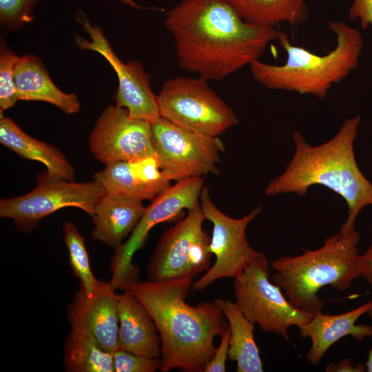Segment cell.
I'll return each instance as SVG.
<instances>
[{
	"instance_id": "cell-1",
	"label": "cell",
	"mask_w": 372,
	"mask_h": 372,
	"mask_svg": "<svg viewBox=\"0 0 372 372\" xmlns=\"http://www.w3.org/2000/svg\"><path fill=\"white\" fill-rule=\"evenodd\" d=\"M178 65L220 81L259 60L280 30L243 20L227 0H182L165 14Z\"/></svg>"
},
{
	"instance_id": "cell-2",
	"label": "cell",
	"mask_w": 372,
	"mask_h": 372,
	"mask_svg": "<svg viewBox=\"0 0 372 372\" xmlns=\"http://www.w3.org/2000/svg\"><path fill=\"white\" fill-rule=\"evenodd\" d=\"M193 278L136 282L128 290L152 316L161 337V366L167 372H204L216 351L215 338L228 329L214 302L192 306L186 302Z\"/></svg>"
},
{
	"instance_id": "cell-3",
	"label": "cell",
	"mask_w": 372,
	"mask_h": 372,
	"mask_svg": "<svg viewBox=\"0 0 372 372\" xmlns=\"http://www.w3.org/2000/svg\"><path fill=\"white\" fill-rule=\"evenodd\" d=\"M360 124V115L347 118L332 138L317 146L295 131L294 154L285 171L268 183L265 194L304 196L311 186H324L341 196L347 205V216L340 230L355 229L361 210L372 206V183L358 167L354 153Z\"/></svg>"
},
{
	"instance_id": "cell-4",
	"label": "cell",
	"mask_w": 372,
	"mask_h": 372,
	"mask_svg": "<svg viewBox=\"0 0 372 372\" xmlns=\"http://www.w3.org/2000/svg\"><path fill=\"white\" fill-rule=\"evenodd\" d=\"M328 29L336 37L334 49L318 55L293 45L280 31L278 41L287 54L282 65L256 60L249 68L254 79L270 90L310 94L324 99L334 84L344 80L358 67L363 48L360 32L341 21H329Z\"/></svg>"
},
{
	"instance_id": "cell-5",
	"label": "cell",
	"mask_w": 372,
	"mask_h": 372,
	"mask_svg": "<svg viewBox=\"0 0 372 372\" xmlns=\"http://www.w3.org/2000/svg\"><path fill=\"white\" fill-rule=\"evenodd\" d=\"M360 241L355 229L340 230L318 249L276 258L270 264L275 271L272 281L296 308L313 314L322 312L325 302L318 295L320 289L330 286L343 291L361 277Z\"/></svg>"
},
{
	"instance_id": "cell-6",
	"label": "cell",
	"mask_w": 372,
	"mask_h": 372,
	"mask_svg": "<svg viewBox=\"0 0 372 372\" xmlns=\"http://www.w3.org/2000/svg\"><path fill=\"white\" fill-rule=\"evenodd\" d=\"M157 100L160 116L203 135L217 137L239 123L234 110L199 76L166 81Z\"/></svg>"
},
{
	"instance_id": "cell-7",
	"label": "cell",
	"mask_w": 372,
	"mask_h": 372,
	"mask_svg": "<svg viewBox=\"0 0 372 372\" xmlns=\"http://www.w3.org/2000/svg\"><path fill=\"white\" fill-rule=\"evenodd\" d=\"M269 276L268 260L261 253L234 278L236 302L245 317L262 331L280 335L290 342L289 328L301 327L315 314L294 307Z\"/></svg>"
},
{
	"instance_id": "cell-8",
	"label": "cell",
	"mask_w": 372,
	"mask_h": 372,
	"mask_svg": "<svg viewBox=\"0 0 372 372\" xmlns=\"http://www.w3.org/2000/svg\"><path fill=\"white\" fill-rule=\"evenodd\" d=\"M205 220L199 202L162 234L148 264L149 280L194 278L210 268L213 254L211 236L203 227Z\"/></svg>"
},
{
	"instance_id": "cell-9",
	"label": "cell",
	"mask_w": 372,
	"mask_h": 372,
	"mask_svg": "<svg viewBox=\"0 0 372 372\" xmlns=\"http://www.w3.org/2000/svg\"><path fill=\"white\" fill-rule=\"evenodd\" d=\"M103 187L97 181L76 183L50 176H37V185L28 193L0 200V216L12 220L19 231L32 230L43 218L68 207H77L91 216L102 196Z\"/></svg>"
},
{
	"instance_id": "cell-10",
	"label": "cell",
	"mask_w": 372,
	"mask_h": 372,
	"mask_svg": "<svg viewBox=\"0 0 372 372\" xmlns=\"http://www.w3.org/2000/svg\"><path fill=\"white\" fill-rule=\"evenodd\" d=\"M204 183V177L176 181L146 207L130 238L114 249L110 267L112 276L110 282L115 290L129 289L138 281V267L132 262L134 254L142 248L154 227L175 219L183 210H188L199 203Z\"/></svg>"
},
{
	"instance_id": "cell-11",
	"label": "cell",
	"mask_w": 372,
	"mask_h": 372,
	"mask_svg": "<svg viewBox=\"0 0 372 372\" xmlns=\"http://www.w3.org/2000/svg\"><path fill=\"white\" fill-rule=\"evenodd\" d=\"M153 148L161 169L170 180L218 174L221 139L183 128L160 116L152 123Z\"/></svg>"
},
{
	"instance_id": "cell-12",
	"label": "cell",
	"mask_w": 372,
	"mask_h": 372,
	"mask_svg": "<svg viewBox=\"0 0 372 372\" xmlns=\"http://www.w3.org/2000/svg\"><path fill=\"white\" fill-rule=\"evenodd\" d=\"M200 205L205 219L213 225L209 250L216 260L193 282L192 288L194 291L203 290L218 279L237 277L262 253L249 245L246 234L249 224L262 211L261 206L255 207L242 218H231L215 205L206 186L200 196Z\"/></svg>"
},
{
	"instance_id": "cell-13",
	"label": "cell",
	"mask_w": 372,
	"mask_h": 372,
	"mask_svg": "<svg viewBox=\"0 0 372 372\" xmlns=\"http://www.w3.org/2000/svg\"><path fill=\"white\" fill-rule=\"evenodd\" d=\"M76 21L89 34L90 40L76 36L75 41L81 50L94 51L102 55L115 71L118 81L114 95L116 105L125 108L130 117L151 123L160 117L157 95L149 87L150 74L136 61L123 63L114 52L102 30L92 25L81 10L76 14Z\"/></svg>"
},
{
	"instance_id": "cell-14",
	"label": "cell",
	"mask_w": 372,
	"mask_h": 372,
	"mask_svg": "<svg viewBox=\"0 0 372 372\" xmlns=\"http://www.w3.org/2000/svg\"><path fill=\"white\" fill-rule=\"evenodd\" d=\"M89 147L94 158L105 165L155 154L152 123L130 117L125 108L109 105L96 121Z\"/></svg>"
},
{
	"instance_id": "cell-15",
	"label": "cell",
	"mask_w": 372,
	"mask_h": 372,
	"mask_svg": "<svg viewBox=\"0 0 372 372\" xmlns=\"http://www.w3.org/2000/svg\"><path fill=\"white\" fill-rule=\"evenodd\" d=\"M110 282L101 281L98 290L88 296L80 289L68 308L71 329L92 336L105 351L118 348V313L116 293Z\"/></svg>"
},
{
	"instance_id": "cell-16",
	"label": "cell",
	"mask_w": 372,
	"mask_h": 372,
	"mask_svg": "<svg viewBox=\"0 0 372 372\" xmlns=\"http://www.w3.org/2000/svg\"><path fill=\"white\" fill-rule=\"evenodd\" d=\"M106 193L138 200H153L169 187L156 154L113 162L94 175Z\"/></svg>"
},
{
	"instance_id": "cell-17",
	"label": "cell",
	"mask_w": 372,
	"mask_h": 372,
	"mask_svg": "<svg viewBox=\"0 0 372 372\" xmlns=\"http://www.w3.org/2000/svg\"><path fill=\"white\" fill-rule=\"evenodd\" d=\"M371 306L367 302L347 312L330 315L319 312L307 323L298 327L302 338H309L311 345L306 358L311 365L320 363L327 350L340 339L350 335L358 342L372 338V325L356 324Z\"/></svg>"
},
{
	"instance_id": "cell-18",
	"label": "cell",
	"mask_w": 372,
	"mask_h": 372,
	"mask_svg": "<svg viewBox=\"0 0 372 372\" xmlns=\"http://www.w3.org/2000/svg\"><path fill=\"white\" fill-rule=\"evenodd\" d=\"M118 349L150 358L161 355V341L152 316L132 293L116 294Z\"/></svg>"
},
{
	"instance_id": "cell-19",
	"label": "cell",
	"mask_w": 372,
	"mask_h": 372,
	"mask_svg": "<svg viewBox=\"0 0 372 372\" xmlns=\"http://www.w3.org/2000/svg\"><path fill=\"white\" fill-rule=\"evenodd\" d=\"M145 208L143 201L105 192L96 204L92 216L93 239L116 249L132 233Z\"/></svg>"
},
{
	"instance_id": "cell-20",
	"label": "cell",
	"mask_w": 372,
	"mask_h": 372,
	"mask_svg": "<svg viewBox=\"0 0 372 372\" xmlns=\"http://www.w3.org/2000/svg\"><path fill=\"white\" fill-rule=\"evenodd\" d=\"M14 79L18 101L47 102L70 114L80 110L76 95L59 89L41 59L34 54L19 57L14 68Z\"/></svg>"
},
{
	"instance_id": "cell-21",
	"label": "cell",
	"mask_w": 372,
	"mask_h": 372,
	"mask_svg": "<svg viewBox=\"0 0 372 372\" xmlns=\"http://www.w3.org/2000/svg\"><path fill=\"white\" fill-rule=\"evenodd\" d=\"M0 143L22 158L43 164L50 176L74 181V169L61 151L29 136L9 117L1 116Z\"/></svg>"
},
{
	"instance_id": "cell-22",
	"label": "cell",
	"mask_w": 372,
	"mask_h": 372,
	"mask_svg": "<svg viewBox=\"0 0 372 372\" xmlns=\"http://www.w3.org/2000/svg\"><path fill=\"white\" fill-rule=\"evenodd\" d=\"M214 302L225 316L230 332L228 358L236 362L237 372H262L263 364L254 339V323L245 317L238 304L217 298Z\"/></svg>"
},
{
	"instance_id": "cell-23",
	"label": "cell",
	"mask_w": 372,
	"mask_h": 372,
	"mask_svg": "<svg viewBox=\"0 0 372 372\" xmlns=\"http://www.w3.org/2000/svg\"><path fill=\"white\" fill-rule=\"evenodd\" d=\"M245 21L275 28L280 23L300 25L306 23L309 12L305 0H227Z\"/></svg>"
},
{
	"instance_id": "cell-24",
	"label": "cell",
	"mask_w": 372,
	"mask_h": 372,
	"mask_svg": "<svg viewBox=\"0 0 372 372\" xmlns=\"http://www.w3.org/2000/svg\"><path fill=\"white\" fill-rule=\"evenodd\" d=\"M63 362L70 372H114L113 353L87 333L74 329L65 342Z\"/></svg>"
},
{
	"instance_id": "cell-25",
	"label": "cell",
	"mask_w": 372,
	"mask_h": 372,
	"mask_svg": "<svg viewBox=\"0 0 372 372\" xmlns=\"http://www.w3.org/2000/svg\"><path fill=\"white\" fill-rule=\"evenodd\" d=\"M63 230L73 273L80 282V289L85 294L91 296L99 288L101 281L92 272L84 238L70 222L64 223Z\"/></svg>"
},
{
	"instance_id": "cell-26",
	"label": "cell",
	"mask_w": 372,
	"mask_h": 372,
	"mask_svg": "<svg viewBox=\"0 0 372 372\" xmlns=\"http://www.w3.org/2000/svg\"><path fill=\"white\" fill-rule=\"evenodd\" d=\"M13 52L1 46L0 52V113L16 104L18 101L14 79V68L19 60Z\"/></svg>"
},
{
	"instance_id": "cell-27",
	"label": "cell",
	"mask_w": 372,
	"mask_h": 372,
	"mask_svg": "<svg viewBox=\"0 0 372 372\" xmlns=\"http://www.w3.org/2000/svg\"><path fill=\"white\" fill-rule=\"evenodd\" d=\"M39 0H0V22L9 31H15L34 19Z\"/></svg>"
},
{
	"instance_id": "cell-28",
	"label": "cell",
	"mask_w": 372,
	"mask_h": 372,
	"mask_svg": "<svg viewBox=\"0 0 372 372\" xmlns=\"http://www.w3.org/2000/svg\"><path fill=\"white\" fill-rule=\"evenodd\" d=\"M114 372H154L159 369V358H150L121 349L113 353Z\"/></svg>"
},
{
	"instance_id": "cell-29",
	"label": "cell",
	"mask_w": 372,
	"mask_h": 372,
	"mask_svg": "<svg viewBox=\"0 0 372 372\" xmlns=\"http://www.w3.org/2000/svg\"><path fill=\"white\" fill-rule=\"evenodd\" d=\"M230 332L229 327L222 335L220 342L216 347L214 354L206 366L204 372H225L226 360L228 358Z\"/></svg>"
},
{
	"instance_id": "cell-30",
	"label": "cell",
	"mask_w": 372,
	"mask_h": 372,
	"mask_svg": "<svg viewBox=\"0 0 372 372\" xmlns=\"http://www.w3.org/2000/svg\"><path fill=\"white\" fill-rule=\"evenodd\" d=\"M351 20H359L362 29L372 24V0H354L349 10Z\"/></svg>"
},
{
	"instance_id": "cell-31",
	"label": "cell",
	"mask_w": 372,
	"mask_h": 372,
	"mask_svg": "<svg viewBox=\"0 0 372 372\" xmlns=\"http://www.w3.org/2000/svg\"><path fill=\"white\" fill-rule=\"evenodd\" d=\"M365 365L362 363L353 364L349 358L342 360L338 363L329 362L326 368L327 372H364Z\"/></svg>"
},
{
	"instance_id": "cell-32",
	"label": "cell",
	"mask_w": 372,
	"mask_h": 372,
	"mask_svg": "<svg viewBox=\"0 0 372 372\" xmlns=\"http://www.w3.org/2000/svg\"><path fill=\"white\" fill-rule=\"evenodd\" d=\"M361 277L372 287V243L364 254L360 256Z\"/></svg>"
},
{
	"instance_id": "cell-33",
	"label": "cell",
	"mask_w": 372,
	"mask_h": 372,
	"mask_svg": "<svg viewBox=\"0 0 372 372\" xmlns=\"http://www.w3.org/2000/svg\"><path fill=\"white\" fill-rule=\"evenodd\" d=\"M366 371L372 372V349H370L365 362Z\"/></svg>"
},
{
	"instance_id": "cell-34",
	"label": "cell",
	"mask_w": 372,
	"mask_h": 372,
	"mask_svg": "<svg viewBox=\"0 0 372 372\" xmlns=\"http://www.w3.org/2000/svg\"><path fill=\"white\" fill-rule=\"evenodd\" d=\"M121 1L124 3H128L129 5L132 6L140 8V6L136 5L132 0H121Z\"/></svg>"
},
{
	"instance_id": "cell-35",
	"label": "cell",
	"mask_w": 372,
	"mask_h": 372,
	"mask_svg": "<svg viewBox=\"0 0 372 372\" xmlns=\"http://www.w3.org/2000/svg\"><path fill=\"white\" fill-rule=\"evenodd\" d=\"M366 313L368 316L372 320V301H371V306Z\"/></svg>"
}]
</instances>
